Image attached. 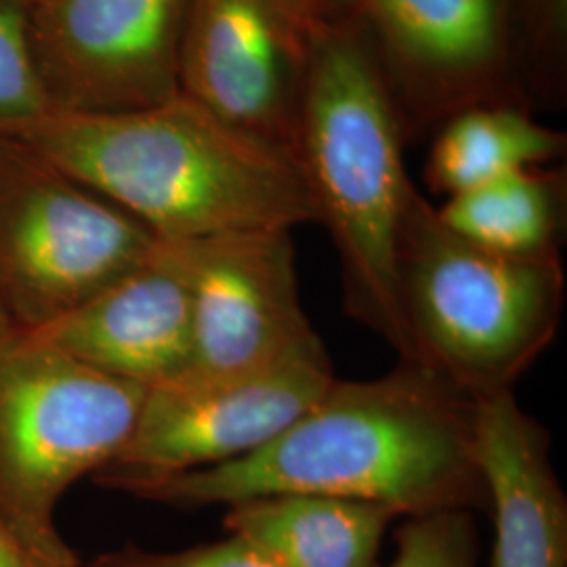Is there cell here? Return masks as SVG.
Masks as SVG:
<instances>
[{"label": "cell", "instance_id": "obj_1", "mask_svg": "<svg viewBox=\"0 0 567 567\" xmlns=\"http://www.w3.org/2000/svg\"><path fill=\"white\" fill-rule=\"evenodd\" d=\"M126 494L175 508L316 494L381 505L398 517L486 507L475 400L412 362L370 381L334 379L264 447Z\"/></svg>", "mask_w": 567, "mask_h": 567}, {"label": "cell", "instance_id": "obj_2", "mask_svg": "<svg viewBox=\"0 0 567 567\" xmlns=\"http://www.w3.org/2000/svg\"><path fill=\"white\" fill-rule=\"evenodd\" d=\"M161 240L318 224L299 163L183 93L100 114L51 112L9 133Z\"/></svg>", "mask_w": 567, "mask_h": 567}, {"label": "cell", "instance_id": "obj_3", "mask_svg": "<svg viewBox=\"0 0 567 567\" xmlns=\"http://www.w3.org/2000/svg\"><path fill=\"white\" fill-rule=\"evenodd\" d=\"M404 126L351 20L313 39L297 163L341 261L343 307L400 362H414L398 292V236L414 189Z\"/></svg>", "mask_w": 567, "mask_h": 567}, {"label": "cell", "instance_id": "obj_4", "mask_svg": "<svg viewBox=\"0 0 567 567\" xmlns=\"http://www.w3.org/2000/svg\"><path fill=\"white\" fill-rule=\"evenodd\" d=\"M398 292L414 362L468 398L513 391L555 341L561 255L513 257L452 231L414 187L398 236Z\"/></svg>", "mask_w": 567, "mask_h": 567}, {"label": "cell", "instance_id": "obj_5", "mask_svg": "<svg viewBox=\"0 0 567 567\" xmlns=\"http://www.w3.org/2000/svg\"><path fill=\"white\" fill-rule=\"evenodd\" d=\"M145 393L34 334L0 337V515L47 564L84 566L55 513L70 487L121 452Z\"/></svg>", "mask_w": 567, "mask_h": 567}, {"label": "cell", "instance_id": "obj_6", "mask_svg": "<svg viewBox=\"0 0 567 567\" xmlns=\"http://www.w3.org/2000/svg\"><path fill=\"white\" fill-rule=\"evenodd\" d=\"M158 238L32 145L0 133V311L37 332L121 280Z\"/></svg>", "mask_w": 567, "mask_h": 567}, {"label": "cell", "instance_id": "obj_7", "mask_svg": "<svg viewBox=\"0 0 567 567\" xmlns=\"http://www.w3.org/2000/svg\"><path fill=\"white\" fill-rule=\"evenodd\" d=\"M349 20L385 79L405 140L471 105L527 103L517 0H351Z\"/></svg>", "mask_w": 567, "mask_h": 567}, {"label": "cell", "instance_id": "obj_8", "mask_svg": "<svg viewBox=\"0 0 567 567\" xmlns=\"http://www.w3.org/2000/svg\"><path fill=\"white\" fill-rule=\"evenodd\" d=\"M334 379L322 349L255 374H183L168 385L147 389L131 437L93 480L128 492L243 458L295 423Z\"/></svg>", "mask_w": 567, "mask_h": 567}, {"label": "cell", "instance_id": "obj_9", "mask_svg": "<svg viewBox=\"0 0 567 567\" xmlns=\"http://www.w3.org/2000/svg\"><path fill=\"white\" fill-rule=\"evenodd\" d=\"M166 243L192 286L194 351L187 374L244 377L326 349L299 297L292 229Z\"/></svg>", "mask_w": 567, "mask_h": 567}, {"label": "cell", "instance_id": "obj_10", "mask_svg": "<svg viewBox=\"0 0 567 567\" xmlns=\"http://www.w3.org/2000/svg\"><path fill=\"white\" fill-rule=\"evenodd\" d=\"M316 34L290 0H187L179 93L297 161Z\"/></svg>", "mask_w": 567, "mask_h": 567}, {"label": "cell", "instance_id": "obj_11", "mask_svg": "<svg viewBox=\"0 0 567 567\" xmlns=\"http://www.w3.org/2000/svg\"><path fill=\"white\" fill-rule=\"evenodd\" d=\"M185 2L32 0V53L51 112H122L179 95Z\"/></svg>", "mask_w": 567, "mask_h": 567}, {"label": "cell", "instance_id": "obj_12", "mask_svg": "<svg viewBox=\"0 0 567 567\" xmlns=\"http://www.w3.org/2000/svg\"><path fill=\"white\" fill-rule=\"evenodd\" d=\"M28 334L112 379L168 385L192 368V286L175 248L158 238L140 267Z\"/></svg>", "mask_w": 567, "mask_h": 567}, {"label": "cell", "instance_id": "obj_13", "mask_svg": "<svg viewBox=\"0 0 567 567\" xmlns=\"http://www.w3.org/2000/svg\"><path fill=\"white\" fill-rule=\"evenodd\" d=\"M475 458L494 519L489 567H567V498L550 437L513 391L475 400Z\"/></svg>", "mask_w": 567, "mask_h": 567}, {"label": "cell", "instance_id": "obj_14", "mask_svg": "<svg viewBox=\"0 0 567 567\" xmlns=\"http://www.w3.org/2000/svg\"><path fill=\"white\" fill-rule=\"evenodd\" d=\"M391 508L316 494H278L227 507L225 529L278 567H377Z\"/></svg>", "mask_w": 567, "mask_h": 567}, {"label": "cell", "instance_id": "obj_15", "mask_svg": "<svg viewBox=\"0 0 567 567\" xmlns=\"http://www.w3.org/2000/svg\"><path fill=\"white\" fill-rule=\"evenodd\" d=\"M566 147V135L536 121L527 103L471 105L440 124L426 158V187L450 198L515 171L557 163Z\"/></svg>", "mask_w": 567, "mask_h": 567}, {"label": "cell", "instance_id": "obj_16", "mask_svg": "<svg viewBox=\"0 0 567 567\" xmlns=\"http://www.w3.org/2000/svg\"><path fill=\"white\" fill-rule=\"evenodd\" d=\"M566 210V171L550 166L508 173L437 206L452 231L513 257L559 255Z\"/></svg>", "mask_w": 567, "mask_h": 567}, {"label": "cell", "instance_id": "obj_17", "mask_svg": "<svg viewBox=\"0 0 567 567\" xmlns=\"http://www.w3.org/2000/svg\"><path fill=\"white\" fill-rule=\"evenodd\" d=\"M519 74L527 103L559 105L567 91V0H517Z\"/></svg>", "mask_w": 567, "mask_h": 567}, {"label": "cell", "instance_id": "obj_18", "mask_svg": "<svg viewBox=\"0 0 567 567\" xmlns=\"http://www.w3.org/2000/svg\"><path fill=\"white\" fill-rule=\"evenodd\" d=\"M32 0H0V133L51 112L30 39Z\"/></svg>", "mask_w": 567, "mask_h": 567}, {"label": "cell", "instance_id": "obj_19", "mask_svg": "<svg viewBox=\"0 0 567 567\" xmlns=\"http://www.w3.org/2000/svg\"><path fill=\"white\" fill-rule=\"evenodd\" d=\"M395 547L391 564L377 567H480L477 527L466 508L404 517Z\"/></svg>", "mask_w": 567, "mask_h": 567}, {"label": "cell", "instance_id": "obj_20", "mask_svg": "<svg viewBox=\"0 0 567 567\" xmlns=\"http://www.w3.org/2000/svg\"><path fill=\"white\" fill-rule=\"evenodd\" d=\"M84 567H278L264 550L240 536L182 550H147L126 545L97 555Z\"/></svg>", "mask_w": 567, "mask_h": 567}, {"label": "cell", "instance_id": "obj_21", "mask_svg": "<svg viewBox=\"0 0 567 567\" xmlns=\"http://www.w3.org/2000/svg\"><path fill=\"white\" fill-rule=\"evenodd\" d=\"M0 567H55L41 559L0 515ZM84 567V566H82Z\"/></svg>", "mask_w": 567, "mask_h": 567}, {"label": "cell", "instance_id": "obj_22", "mask_svg": "<svg viewBox=\"0 0 567 567\" xmlns=\"http://www.w3.org/2000/svg\"><path fill=\"white\" fill-rule=\"evenodd\" d=\"M309 25L320 32L334 23L349 20L351 0H290Z\"/></svg>", "mask_w": 567, "mask_h": 567}, {"label": "cell", "instance_id": "obj_23", "mask_svg": "<svg viewBox=\"0 0 567 567\" xmlns=\"http://www.w3.org/2000/svg\"><path fill=\"white\" fill-rule=\"evenodd\" d=\"M11 330H13V326L7 320V316L0 311V337H4V334L11 332Z\"/></svg>", "mask_w": 567, "mask_h": 567}]
</instances>
